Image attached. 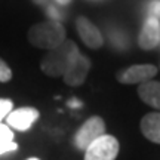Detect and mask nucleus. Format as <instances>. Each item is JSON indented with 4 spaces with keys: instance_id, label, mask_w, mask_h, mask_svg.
Masks as SVG:
<instances>
[{
    "instance_id": "nucleus-7",
    "label": "nucleus",
    "mask_w": 160,
    "mask_h": 160,
    "mask_svg": "<svg viewBox=\"0 0 160 160\" xmlns=\"http://www.w3.org/2000/svg\"><path fill=\"white\" fill-rule=\"evenodd\" d=\"M39 110L34 107H21V108L12 110L6 117V125L11 128L12 131L25 132L28 131L31 126L34 125L39 119Z\"/></svg>"
},
{
    "instance_id": "nucleus-9",
    "label": "nucleus",
    "mask_w": 160,
    "mask_h": 160,
    "mask_svg": "<svg viewBox=\"0 0 160 160\" xmlns=\"http://www.w3.org/2000/svg\"><path fill=\"white\" fill-rule=\"evenodd\" d=\"M160 43V21L148 17L138 36V45L144 51H151Z\"/></svg>"
},
{
    "instance_id": "nucleus-5",
    "label": "nucleus",
    "mask_w": 160,
    "mask_h": 160,
    "mask_svg": "<svg viewBox=\"0 0 160 160\" xmlns=\"http://www.w3.org/2000/svg\"><path fill=\"white\" fill-rule=\"evenodd\" d=\"M157 74V67L151 64H137L131 65L125 70H120L116 74V79L123 85H137V83H145Z\"/></svg>"
},
{
    "instance_id": "nucleus-13",
    "label": "nucleus",
    "mask_w": 160,
    "mask_h": 160,
    "mask_svg": "<svg viewBox=\"0 0 160 160\" xmlns=\"http://www.w3.org/2000/svg\"><path fill=\"white\" fill-rule=\"evenodd\" d=\"M13 110V102L8 98H0V123L8 117V114Z\"/></svg>"
},
{
    "instance_id": "nucleus-18",
    "label": "nucleus",
    "mask_w": 160,
    "mask_h": 160,
    "mask_svg": "<svg viewBox=\"0 0 160 160\" xmlns=\"http://www.w3.org/2000/svg\"><path fill=\"white\" fill-rule=\"evenodd\" d=\"M34 2H37V3H43L45 0H34Z\"/></svg>"
},
{
    "instance_id": "nucleus-3",
    "label": "nucleus",
    "mask_w": 160,
    "mask_h": 160,
    "mask_svg": "<svg viewBox=\"0 0 160 160\" xmlns=\"http://www.w3.org/2000/svg\"><path fill=\"white\" fill-rule=\"evenodd\" d=\"M105 133V122L99 116H92L83 122V125L74 132L73 142L76 148L80 151H85L95 139L102 137Z\"/></svg>"
},
{
    "instance_id": "nucleus-11",
    "label": "nucleus",
    "mask_w": 160,
    "mask_h": 160,
    "mask_svg": "<svg viewBox=\"0 0 160 160\" xmlns=\"http://www.w3.org/2000/svg\"><path fill=\"white\" fill-rule=\"evenodd\" d=\"M138 95L142 102L160 110V82L148 80L145 83H141L138 88Z\"/></svg>"
},
{
    "instance_id": "nucleus-16",
    "label": "nucleus",
    "mask_w": 160,
    "mask_h": 160,
    "mask_svg": "<svg viewBox=\"0 0 160 160\" xmlns=\"http://www.w3.org/2000/svg\"><path fill=\"white\" fill-rule=\"evenodd\" d=\"M57 2L59 3V5H68L71 0H57Z\"/></svg>"
},
{
    "instance_id": "nucleus-6",
    "label": "nucleus",
    "mask_w": 160,
    "mask_h": 160,
    "mask_svg": "<svg viewBox=\"0 0 160 160\" xmlns=\"http://www.w3.org/2000/svg\"><path fill=\"white\" fill-rule=\"evenodd\" d=\"M89 70H91V59L85 55H82L80 51H77L65 70L62 79L70 86H80L85 83Z\"/></svg>"
},
{
    "instance_id": "nucleus-12",
    "label": "nucleus",
    "mask_w": 160,
    "mask_h": 160,
    "mask_svg": "<svg viewBox=\"0 0 160 160\" xmlns=\"http://www.w3.org/2000/svg\"><path fill=\"white\" fill-rule=\"evenodd\" d=\"M17 150L18 144L13 139V131L6 123H0V156Z\"/></svg>"
},
{
    "instance_id": "nucleus-14",
    "label": "nucleus",
    "mask_w": 160,
    "mask_h": 160,
    "mask_svg": "<svg viewBox=\"0 0 160 160\" xmlns=\"http://www.w3.org/2000/svg\"><path fill=\"white\" fill-rule=\"evenodd\" d=\"M12 79V70L8 64L0 58V82L2 83H6Z\"/></svg>"
},
{
    "instance_id": "nucleus-15",
    "label": "nucleus",
    "mask_w": 160,
    "mask_h": 160,
    "mask_svg": "<svg viewBox=\"0 0 160 160\" xmlns=\"http://www.w3.org/2000/svg\"><path fill=\"white\" fill-rule=\"evenodd\" d=\"M148 17H153V18H160V0H154L151 2L148 6Z\"/></svg>"
},
{
    "instance_id": "nucleus-1",
    "label": "nucleus",
    "mask_w": 160,
    "mask_h": 160,
    "mask_svg": "<svg viewBox=\"0 0 160 160\" xmlns=\"http://www.w3.org/2000/svg\"><path fill=\"white\" fill-rule=\"evenodd\" d=\"M28 42L39 49L51 51L67 40L65 28L57 19H48L43 22L34 24L28 30Z\"/></svg>"
},
{
    "instance_id": "nucleus-2",
    "label": "nucleus",
    "mask_w": 160,
    "mask_h": 160,
    "mask_svg": "<svg viewBox=\"0 0 160 160\" xmlns=\"http://www.w3.org/2000/svg\"><path fill=\"white\" fill-rule=\"evenodd\" d=\"M77 51L79 48L73 40H65L58 48L48 51V53L42 58L40 68L49 77H62Z\"/></svg>"
},
{
    "instance_id": "nucleus-10",
    "label": "nucleus",
    "mask_w": 160,
    "mask_h": 160,
    "mask_svg": "<svg viewBox=\"0 0 160 160\" xmlns=\"http://www.w3.org/2000/svg\"><path fill=\"white\" fill-rule=\"evenodd\" d=\"M141 132L148 141L160 144V113H148L141 119Z\"/></svg>"
},
{
    "instance_id": "nucleus-8",
    "label": "nucleus",
    "mask_w": 160,
    "mask_h": 160,
    "mask_svg": "<svg viewBox=\"0 0 160 160\" xmlns=\"http://www.w3.org/2000/svg\"><path fill=\"white\" fill-rule=\"evenodd\" d=\"M76 28L79 33V37L88 48L91 49H99L104 45V37L101 31L93 22H91L88 18L79 17L76 19Z\"/></svg>"
},
{
    "instance_id": "nucleus-4",
    "label": "nucleus",
    "mask_w": 160,
    "mask_h": 160,
    "mask_svg": "<svg viewBox=\"0 0 160 160\" xmlns=\"http://www.w3.org/2000/svg\"><path fill=\"white\" fill-rule=\"evenodd\" d=\"M119 151L120 144L117 138L104 133L85 150V160H116Z\"/></svg>"
},
{
    "instance_id": "nucleus-17",
    "label": "nucleus",
    "mask_w": 160,
    "mask_h": 160,
    "mask_svg": "<svg viewBox=\"0 0 160 160\" xmlns=\"http://www.w3.org/2000/svg\"><path fill=\"white\" fill-rule=\"evenodd\" d=\"M27 160H40V159H37V157H30V159H27Z\"/></svg>"
}]
</instances>
